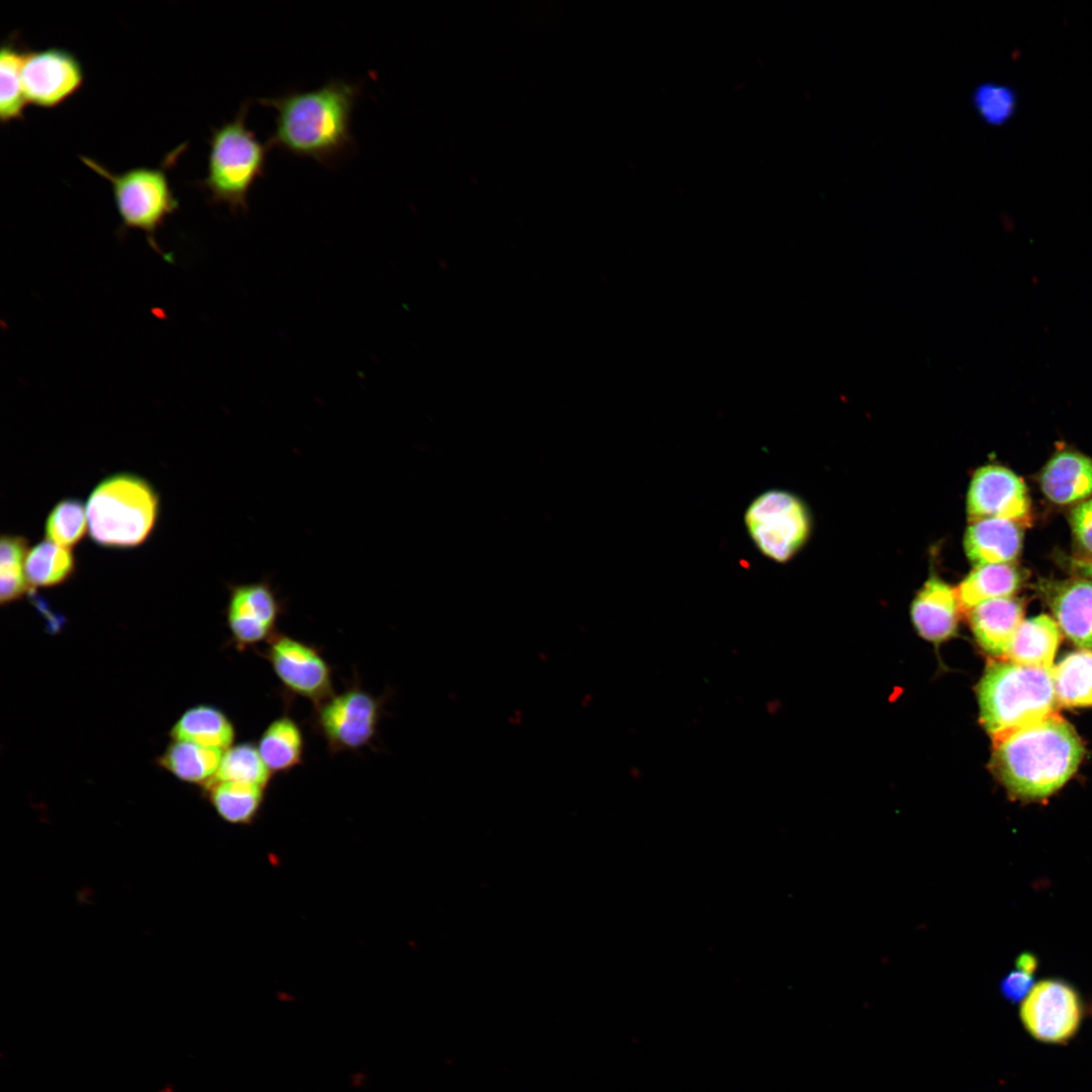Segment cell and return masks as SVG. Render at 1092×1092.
<instances>
[{"label":"cell","instance_id":"obj_24","mask_svg":"<svg viewBox=\"0 0 1092 1092\" xmlns=\"http://www.w3.org/2000/svg\"><path fill=\"white\" fill-rule=\"evenodd\" d=\"M1057 701L1060 706H1092V651L1081 649L1065 656L1052 668Z\"/></svg>","mask_w":1092,"mask_h":1092},{"label":"cell","instance_id":"obj_3","mask_svg":"<svg viewBox=\"0 0 1092 1092\" xmlns=\"http://www.w3.org/2000/svg\"><path fill=\"white\" fill-rule=\"evenodd\" d=\"M1052 668L1007 659L989 662L978 700L981 723L993 740L1058 713Z\"/></svg>","mask_w":1092,"mask_h":1092},{"label":"cell","instance_id":"obj_34","mask_svg":"<svg viewBox=\"0 0 1092 1092\" xmlns=\"http://www.w3.org/2000/svg\"><path fill=\"white\" fill-rule=\"evenodd\" d=\"M1069 569L1077 575V577L1087 578L1092 580V554L1086 556H1076L1067 559Z\"/></svg>","mask_w":1092,"mask_h":1092},{"label":"cell","instance_id":"obj_19","mask_svg":"<svg viewBox=\"0 0 1092 1092\" xmlns=\"http://www.w3.org/2000/svg\"><path fill=\"white\" fill-rule=\"evenodd\" d=\"M1061 639L1062 631L1052 617L1041 614L1023 620L1005 659L1026 666L1052 668Z\"/></svg>","mask_w":1092,"mask_h":1092},{"label":"cell","instance_id":"obj_28","mask_svg":"<svg viewBox=\"0 0 1092 1092\" xmlns=\"http://www.w3.org/2000/svg\"><path fill=\"white\" fill-rule=\"evenodd\" d=\"M272 776L257 745L252 742H241L223 751L219 767L212 781L237 782L265 789Z\"/></svg>","mask_w":1092,"mask_h":1092},{"label":"cell","instance_id":"obj_22","mask_svg":"<svg viewBox=\"0 0 1092 1092\" xmlns=\"http://www.w3.org/2000/svg\"><path fill=\"white\" fill-rule=\"evenodd\" d=\"M304 736L297 722L288 715L271 721L257 742L258 751L272 772H286L299 766L304 756Z\"/></svg>","mask_w":1092,"mask_h":1092},{"label":"cell","instance_id":"obj_32","mask_svg":"<svg viewBox=\"0 0 1092 1092\" xmlns=\"http://www.w3.org/2000/svg\"><path fill=\"white\" fill-rule=\"evenodd\" d=\"M1073 536L1088 555L1092 554V497L1077 504L1069 515Z\"/></svg>","mask_w":1092,"mask_h":1092},{"label":"cell","instance_id":"obj_17","mask_svg":"<svg viewBox=\"0 0 1092 1092\" xmlns=\"http://www.w3.org/2000/svg\"><path fill=\"white\" fill-rule=\"evenodd\" d=\"M1021 546V525L1007 519L973 521L964 536L965 552L976 565L1011 563Z\"/></svg>","mask_w":1092,"mask_h":1092},{"label":"cell","instance_id":"obj_7","mask_svg":"<svg viewBox=\"0 0 1092 1092\" xmlns=\"http://www.w3.org/2000/svg\"><path fill=\"white\" fill-rule=\"evenodd\" d=\"M744 524L760 553L776 562L792 559L807 542L811 532L809 511L796 494L769 489L747 507Z\"/></svg>","mask_w":1092,"mask_h":1092},{"label":"cell","instance_id":"obj_4","mask_svg":"<svg viewBox=\"0 0 1092 1092\" xmlns=\"http://www.w3.org/2000/svg\"><path fill=\"white\" fill-rule=\"evenodd\" d=\"M159 509V495L147 479L129 472L112 474L88 497L89 535L103 547H136L152 534Z\"/></svg>","mask_w":1092,"mask_h":1092},{"label":"cell","instance_id":"obj_11","mask_svg":"<svg viewBox=\"0 0 1092 1092\" xmlns=\"http://www.w3.org/2000/svg\"><path fill=\"white\" fill-rule=\"evenodd\" d=\"M226 625L236 647L244 650L267 643L278 631L284 603L269 579L230 586Z\"/></svg>","mask_w":1092,"mask_h":1092},{"label":"cell","instance_id":"obj_23","mask_svg":"<svg viewBox=\"0 0 1092 1092\" xmlns=\"http://www.w3.org/2000/svg\"><path fill=\"white\" fill-rule=\"evenodd\" d=\"M223 750L199 744L171 742L158 758L159 765L181 781L206 786L219 767Z\"/></svg>","mask_w":1092,"mask_h":1092},{"label":"cell","instance_id":"obj_35","mask_svg":"<svg viewBox=\"0 0 1092 1092\" xmlns=\"http://www.w3.org/2000/svg\"><path fill=\"white\" fill-rule=\"evenodd\" d=\"M1038 967V961L1034 953L1029 951L1021 952L1015 961V968L1024 971L1026 973L1034 975Z\"/></svg>","mask_w":1092,"mask_h":1092},{"label":"cell","instance_id":"obj_31","mask_svg":"<svg viewBox=\"0 0 1092 1092\" xmlns=\"http://www.w3.org/2000/svg\"><path fill=\"white\" fill-rule=\"evenodd\" d=\"M973 104L980 117L992 125L1008 121L1016 107L1012 89L997 83H984L973 94Z\"/></svg>","mask_w":1092,"mask_h":1092},{"label":"cell","instance_id":"obj_33","mask_svg":"<svg viewBox=\"0 0 1092 1092\" xmlns=\"http://www.w3.org/2000/svg\"><path fill=\"white\" fill-rule=\"evenodd\" d=\"M1035 983L1034 975L1015 968L1001 980L999 989L1005 1000L1020 1003Z\"/></svg>","mask_w":1092,"mask_h":1092},{"label":"cell","instance_id":"obj_14","mask_svg":"<svg viewBox=\"0 0 1092 1092\" xmlns=\"http://www.w3.org/2000/svg\"><path fill=\"white\" fill-rule=\"evenodd\" d=\"M1044 593L1061 631L1075 645L1092 648V580L1054 581L1046 584Z\"/></svg>","mask_w":1092,"mask_h":1092},{"label":"cell","instance_id":"obj_27","mask_svg":"<svg viewBox=\"0 0 1092 1092\" xmlns=\"http://www.w3.org/2000/svg\"><path fill=\"white\" fill-rule=\"evenodd\" d=\"M75 557L70 548L49 540L28 550L25 574L30 586L51 587L67 581L74 573Z\"/></svg>","mask_w":1092,"mask_h":1092},{"label":"cell","instance_id":"obj_30","mask_svg":"<svg viewBox=\"0 0 1092 1092\" xmlns=\"http://www.w3.org/2000/svg\"><path fill=\"white\" fill-rule=\"evenodd\" d=\"M87 531L86 506L75 498L60 500L44 524L46 539L70 549L82 540Z\"/></svg>","mask_w":1092,"mask_h":1092},{"label":"cell","instance_id":"obj_18","mask_svg":"<svg viewBox=\"0 0 1092 1092\" xmlns=\"http://www.w3.org/2000/svg\"><path fill=\"white\" fill-rule=\"evenodd\" d=\"M1039 483L1051 502L1079 504L1092 494V459L1079 452H1058L1044 465Z\"/></svg>","mask_w":1092,"mask_h":1092},{"label":"cell","instance_id":"obj_2","mask_svg":"<svg viewBox=\"0 0 1092 1092\" xmlns=\"http://www.w3.org/2000/svg\"><path fill=\"white\" fill-rule=\"evenodd\" d=\"M360 87L341 79L309 91L258 99L276 111L269 146L323 165H332L355 145L352 115Z\"/></svg>","mask_w":1092,"mask_h":1092},{"label":"cell","instance_id":"obj_15","mask_svg":"<svg viewBox=\"0 0 1092 1092\" xmlns=\"http://www.w3.org/2000/svg\"><path fill=\"white\" fill-rule=\"evenodd\" d=\"M961 611L956 589L930 577L912 602L911 618L922 638L940 643L956 634Z\"/></svg>","mask_w":1092,"mask_h":1092},{"label":"cell","instance_id":"obj_1","mask_svg":"<svg viewBox=\"0 0 1092 1092\" xmlns=\"http://www.w3.org/2000/svg\"><path fill=\"white\" fill-rule=\"evenodd\" d=\"M992 769L1008 794L1042 801L1076 772L1084 753L1073 726L1058 713L993 740Z\"/></svg>","mask_w":1092,"mask_h":1092},{"label":"cell","instance_id":"obj_12","mask_svg":"<svg viewBox=\"0 0 1092 1092\" xmlns=\"http://www.w3.org/2000/svg\"><path fill=\"white\" fill-rule=\"evenodd\" d=\"M21 77L27 103L46 109L66 102L85 80L80 60L69 50L57 47L27 50Z\"/></svg>","mask_w":1092,"mask_h":1092},{"label":"cell","instance_id":"obj_29","mask_svg":"<svg viewBox=\"0 0 1092 1092\" xmlns=\"http://www.w3.org/2000/svg\"><path fill=\"white\" fill-rule=\"evenodd\" d=\"M28 542L23 536L2 535L0 543L1 605L21 599L30 588L25 574Z\"/></svg>","mask_w":1092,"mask_h":1092},{"label":"cell","instance_id":"obj_8","mask_svg":"<svg viewBox=\"0 0 1092 1092\" xmlns=\"http://www.w3.org/2000/svg\"><path fill=\"white\" fill-rule=\"evenodd\" d=\"M383 706L382 697H375L354 680L314 707V728L331 753L356 751L372 743Z\"/></svg>","mask_w":1092,"mask_h":1092},{"label":"cell","instance_id":"obj_13","mask_svg":"<svg viewBox=\"0 0 1092 1092\" xmlns=\"http://www.w3.org/2000/svg\"><path fill=\"white\" fill-rule=\"evenodd\" d=\"M971 522L999 518L1027 525L1031 520L1028 492L1023 480L999 465H986L973 475L967 496Z\"/></svg>","mask_w":1092,"mask_h":1092},{"label":"cell","instance_id":"obj_5","mask_svg":"<svg viewBox=\"0 0 1092 1092\" xmlns=\"http://www.w3.org/2000/svg\"><path fill=\"white\" fill-rule=\"evenodd\" d=\"M250 102L237 115L211 130L206 175L197 182L211 203L234 211H247L248 195L265 173L268 143L263 144L247 125Z\"/></svg>","mask_w":1092,"mask_h":1092},{"label":"cell","instance_id":"obj_9","mask_svg":"<svg viewBox=\"0 0 1092 1092\" xmlns=\"http://www.w3.org/2000/svg\"><path fill=\"white\" fill-rule=\"evenodd\" d=\"M1019 1004L1021 1025L1038 1042L1066 1044L1081 1027L1084 1016L1081 996L1062 979L1036 982Z\"/></svg>","mask_w":1092,"mask_h":1092},{"label":"cell","instance_id":"obj_6","mask_svg":"<svg viewBox=\"0 0 1092 1092\" xmlns=\"http://www.w3.org/2000/svg\"><path fill=\"white\" fill-rule=\"evenodd\" d=\"M185 145L169 153L158 167H136L121 173L110 171L92 158L80 156L83 164L109 182L120 219V233H143L156 252L161 251L157 241L159 230L179 207L167 172L185 150Z\"/></svg>","mask_w":1092,"mask_h":1092},{"label":"cell","instance_id":"obj_20","mask_svg":"<svg viewBox=\"0 0 1092 1092\" xmlns=\"http://www.w3.org/2000/svg\"><path fill=\"white\" fill-rule=\"evenodd\" d=\"M236 727L228 715L212 705L200 704L187 709L174 723L170 736L185 741L226 750L234 745Z\"/></svg>","mask_w":1092,"mask_h":1092},{"label":"cell","instance_id":"obj_26","mask_svg":"<svg viewBox=\"0 0 1092 1092\" xmlns=\"http://www.w3.org/2000/svg\"><path fill=\"white\" fill-rule=\"evenodd\" d=\"M213 808L231 823H249L258 813L264 788L229 781H211L204 786Z\"/></svg>","mask_w":1092,"mask_h":1092},{"label":"cell","instance_id":"obj_10","mask_svg":"<svg viewBox=\"0 0 1092 1092\" xmlns=\"http://www.w3.org/2000/svg\"><path fill=\"white\" fill-rule=\"evenodd\" d=\"M261 653L283 688L314 707L334 693L332 667L314 645L277 632Z\"/></svg>","mask_w":1092,"mask_h":1092},{"label":"cell","instance_id":"obj_25","mask_svg":"<svg viewBox=\"0 0 1092 1092\" xmlns=\"http://www.w3.org/2000/svg\"><path fill=\"white\" fill-rule=\"evenodd\" d=\"M27 49L18 44L15 35L5 39L0 52V119L9 123L24 118L28 105L22 86L21 70Z\"/></svg>","mask_w":1092,"mask_h":1092},{"label":"cell","instance_id":"obj_16","mask_svg":"<svg viewBox=\"0 0 1092 1092\" xmlns=\"http://www.w3.org/2000/svg\"><path fill=\"white\" fill-rule=\"evenodd\" d=\"M979 645L989 654L1005 659L1013 636L1024 620V605L1017 598H1000L978 604L968 612Z\"/></svg>","mask_w":1092,"mask_h":1092},{"label":"cell","instance_id":"obj_21","mask_svg":"<svg viewBox=\"0 0 1092 1092\" xmlns=\"http://www.w3.org/2000/svg\"><path fill=\"white\" fill-rule=\"evenodd\" d=\"M1023 575L1012 563L977 565L956 589L961 610L968 613L985 601L1012 597Z\"/></svg>","mask_w":1092,"mask_h":1092}]
</instances>
